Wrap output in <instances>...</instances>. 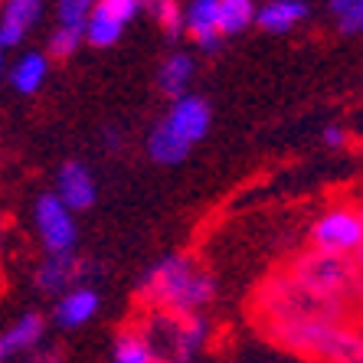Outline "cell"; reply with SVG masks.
<instances>
[{"instance_id":"1","label":"cell","mask_w":363,"mask_h":363,"mask_svg":"<svg viewBox=\"0 0 363 363\" xmlns=\"http://www.w3.org/2000/svg\"><path fill=\"white\" fill-rule=\"evenodd\" d=\"M138 298L154 311L203 314L216 298V281L190 255H164L144 272Z\"/></svg>"},{"instance_id":"2","label":"cell","mask_w":363,"mask_h":363,"mask_svg":"<svg viewBox=\"0 0 363 363\" xmlns=\"http://www.w3.org/2000/svg\"><path fill=\"white\" fill-rule=\"evenodd\" d=\"M255 318L259 328L298 321H350V304L318 295L288 269H281L269 275L255 291Z\"/></svg>"},{"instance_id":"3","label":"cell","mask_w":363,"mask_h":363,"mask_svg":"<svg viewBox=\"0 0 363 363\" xmlns=\"http://www.w3.org/2000/svg\"><path fill=\"white\" fill-rule=\"evenodd\" d=\"M285 269L291 272L301 285L318 291V295L334 298V301H344V304H357V288H360L363 269L354 255H334V252H321V249H304Z\"/></svg>"},{"instance_id":"4","label":"cell","mask_w":363,"mask_h":363,"mask_svg":"<svg viewBox=\"0 0 363 363\" xmlns=\"http://www.w3.org/2000/svg\"><path fill=\"white\" fill-rule=\"evenodd\" d=\"M141 330L157 350V360L167 363H194L210 340V318L206 314H174L151 311Z\"/></svg>"},{"instance_id":"5","label":"cell","mask_w":363,"mask_h":363,"mask_svg":"<svg viewBox=\"0 0 363 363\" xmlns=\"http://www.w3.org/2000/svg\"><path fill=\"white\" fill-rule=\"evenodd\" d=\"M311 249L334 255H360L363 249V210L357 206H330L308 229Z\"/></svg>"},{"instance_id":"6","label":"cell","mask_w":363,"mask_h":363,"mask_svg":"<svg viewBox=\"0 0 363 363\" xmlns=\"http://www.w3.org/2000/svg\"><path fill=\"white\" fill-rule=\"evenodd\" d=\"M33 223H36V236H40V245L46 249V255L76 252V239H79L76 213L69 210L56 194H46L36 200Z\"/></svg>"},{"instance_id":"7","label":"cell","mask_w":363,"mask_h":363,"mask_svg":"<svg viewBox=\"0 0 363 363\" xmlns=\"http://www.w3.org/2000/svg\"><path fill=\"white\" fill-rule=\"evenodd\" d=\"M95 275V265L89 259L76 252H62V255H46L36 269V288L46 291V295L62 298L66 291L85 285V281Z\"/></svg>"},{"instance_id":"8","label":"cell","mask_w":363,"mask_h":363,"mask_svg":"<svg viewBox=\"0 0 363 363\" xmlns=\"http://www.w3.org/2000/svg\"><path fill=\"white\" fill-rule=\"evenodd\" d=\"M210 121H213L210 101L200 99V95H184V99L170 101L167 115L161 118V128H164V131H170L177 141H184L186 147H194L196 141H203V138H206Z\"/></svg>"},{"instance_id":"9","label":"cell","mask_w":363,"mask_h":363,"mask_svg":"<svg viewBox=\"0 0 363 363\" xmlns=\"http://www.w3.org/2000/svg\"><path fill=\"white\" fill-rule=\"evenodd\" d=\"M56 196H60L72 213L89 210L95 203V196H99L92 170L85 167L82 161H66L60 167V177H56Z\"/></svg>"},{"instance_id":"10","label":"cell","mask_w":363,"mask_h":363,"mask_svg":"<svg viewBox=\"0 0 363 363\" xmlns=\"http://www.w3.org/2000/svg\"><path fill=\"white\" fill-rule=\"evenodd\" d=\"M43 13V0H4L0 7V50H17Z\"/></svg>"},{"instance_id":"11","label":"cell","mask_w":363,"mask_h":363,"mask_svg":"<svg viewBox=\"0 0 363 363\" xmlns=\"http://www.w3.org/2000/svg\"><path fill=\"white\" fill-rule=\"evenodd\" d=\"M186 20V33L190 40L206 52H216L223 43V30H220V0H190L184 10Z\"/></svg>"},{"instance_id":"12","label":"cell","mask_w":363,"mask_h":363,"mask_svg":"<svg viewBox=\"0 0 363 363\" xmlns=\"http://www.w3.org/2000/svg\"><path fill=\"white\" fill-rule=\"evenodd\" d=\"M99 291L89 285H79L72 288V291H66L62 298H56V308H52V321L60 324V328L72 330V328H82V324H89L99 314Z\"/></svg>"},{"instance_id":"13","label":"cell","mask_w":363,"mask_h":363,"mask_svg":"<svg viewBox=\"0 0 363 363\" xmlns=\"http://www.w3.org/2000/svg\"><path fill=\"white\" fill-rule=\"evenodd\" d=\"M43 330H46V321H43V314L26 311L23 318H17V321H13L7 330H4V334H0V363H7L10 357L33 350V347L40 344Z\"/></svg>"},{"instance_id":"14","label":"cell","mask_w":363,"mask_h":363,"mask_svg":"<svg viewBox=\"0 0 363 363\" xmlns=\"http://www.w3.org/2000/svg\"><path fill=\"white\" fill-rule=\"evenodd\" d=\"M304 17H308V4L304 0H265L262 7H259L255 23L262 26L265 33H288Z\"/></svg>"},{"instance_id":"15","label":"cell","mask_w":363,"mask_h":363,"mask_svg":"<svg viewBox=\"0 0 363 363\" xmlns=\"http://www.w3.org/2000/svg\"><path fill=\"white\" fill-rule=\"evenodd\" d=\"M194 56H186V52H170L167 60L161 62V69H157V89H161L164 95H170V99H184V95H190L186 89H190V82H194Z\"/></svg>"},{"instance_id":"16","label":"cell","mask_w":363,"mask_h":363,"mask_svg":"<svg viewBox=\"0 0 363 363\" xmlns=\"http://www.w3.org/2000/svg\"><path fill=\"white\" fill-rule=\"evenodd\" d=\"M50 76V56L43 52H23L13 66H10V85L20 95H33L40 92V85Z\"/></svg>"},{"instance_id":"17","label":"cell","mask_w":363,"mask_h":363,"mask_svg":"<svg viewBox=\"0 0 363 363\" xmlns=\"http://www.w3.org/2000/svg\"><path fill=\"white\" fill-rule=\"evenodd\" d=\"M115 363H157V350L141 328H125L111 347Z\"/></svg>"},{"instance_id":"18","label":"cell","mask_w":363,"mask_h":363,"mask_svg":"<svg viewBox=\"0 0 363 363\" xmlns=\"http://www.w3.org/2000/svg\"><path fill=\"white\" fill-rule=\"evenodd\" d=\"M324 363H363V324L344 321Z\"/></svg>"},{"instance_id":"19","label":"cell","mask_w":363,"mask_h":363,"mask_svg":"<svg viewBox=\"0 0 363 363\" xmlns=\"http://www.w3.org/2000/svg\"><path fill=\"white\" fill-rule=\"evenodd\" d=\"M255 0H220V30L223 36H236L255 23Z\"/></svg>"},{"instance_id":"20","label":"cell","mask_w":363,"mask_h":363,"mask_svg":"<svg viewBox=\"0 0 363 363\" xmlns=\"http://www.w3.org/2000/svg\"><path fill=\"white\" fill-rule=\"evenodd\" d=\"M141 7L164 26V33L170 40H177V36L186 33V20H184V10H180L177 0H141Z\"/></svg>"},{"instance_id":"21","label":"cell","mask_w":363,"mask_h":363,"mask_svg":"<svg viewBox=\"0 0 363 363\" xmlns=\"http://www.w3.org/2000/svg\"><path fill=\"white\" fill-rule=\"evenodd\" d=\"M121 33H125V26H121L118 20H111L108 13H101L99 7H95V13L89 17V23H85V43H92L95 50L115 46V43L121 40Z\"/></svg>"},{"instance_id":"22","label":"cell","mask_w":363,"mask_h":363,"mask_svg":"<svg viewBox=\"0 0 363 363\" xmlns=\"http://www.w3.org/2000/svg\"><path fill=\"white\" fill-rule=\"evenodd\" d=\"M85 40V30L82 26H56L50 33V56L52 60H69L72 52L79 50V43Z\"/></svg>"},{"instance_id":"23","label":"cell","mask_w":363,"mask_h":363,"mask_svg":"<svg viewBox=\"0 0 363 363\" xmlns=\"http://www.w3.org/2000/svg\"><path fill=\"white\" fill-rule=\"evenodd\" d=\"M95 7H99V0H56V17L62 26H82L85 30Z\"/></svg>"},{"instance_id":"24","label":"cell","mask_w":363,"mask_h":363,"mask_svg":"<svg viewBox=\"0 0 363 363\" xmlns=\"http://www.w3.org/2000/svg\"><path fill=\"white\" fill-rule=\"evenodd\" d=\"M99 10L108 13L111 20H118L121 26H128L144 7H141V0H99Z\"/></svg>"},{"instance_id":"25","label":"cell","mask_w":363,"mask_h":363,"mask_svg":"<svg viewBox=\"0 0 363 363\" xmlns=\"http://www.w3.org/2000/svg\"><path fill=\"white\" fill-rule=\"evenodd\" d=\"M340 33L354 36V33H363V0H354L350 7H347V13H340Z\"/></svg>"},{"instance_id":"26","label":"cell","mask_w":363,"mask_h":363,"mask_svg":"<svg viewBox=\"0 0 363 363\" xmlns=\"http://www.w3.org/2000/svg\"><path fill=\"white\" fill-rule=\"evenodd\" d=\"M321 141L328 144V147H344V144H347V131L340 125H328L321 131Z\"/></svg>"},{"instance_id":"27","label":"cell","mask_w":363,"mask_h":363,"mask_svg":"<svg viewBox=\"0 0 363 363\" xmlns=\"http://www.w3.org/2000/svg\"><path fill=\"white\" fill-rule=\"evenodd\" d=\"M101 141H105V147H108V151H118V147H121V135H118V128H105V135H101Z\"/></svg>"},{"instance_id":"28","label":"cell","mask_w":363,"mask_h":363,"mask_svg":"<svg viewBox=\"0 0 363 363\" xmlns=\"http://www.w3.org/2000/svg\"><path fill=\"white\" fill-rule=\"evenodd\" d=\"M30 363H62V354H60V350H40V354H36Z\"/></svg>"},{"instance_id":"29","label":"cell","mask_w":363,"mask_h":363,"mask_svg":"<svg viewBox=\"0 0 363 363\" xmlns=\"http://www.w3.org/2000/svg\"><path fill=\"white\" fill-rule=\"evenodd\" d=\"M354 0H328V7H330V13L334 17H340V13H347V7H350Z\"/></svg>"},{"instance_id":"30","label":"cell","mask_w":363,"mask_h":363,"mask_svg":"<svg viewBox=\"0 0 363 363\" xmlns=\"http://www.w3.org/2000/svg\"><path fill=\"white\" fill-rule=\"evenodd\" d=\"M357 308L363 311V275H360V288H357Z\"/></svg>"},{"instance_id":"31","label":"cell","mask_w":363,"mask_h":363,"mask_svg":"<svg viewBox=\"0 0 363 363\" xmlns=\"http://www.w3.org/2000/svg\"><path fill=\"white\" fill-rule=\"evenodd\" d=\"M4 69H7V62H4V50H0V79H4Z\"/></svg>"},{"instance_id":"32","label":"cell","mask_w":363,"mask_h":363,"mask_svg":"<svg viewBox=\"0 0 363 363\" xmlns=\"http://www.w3.org/2000/svg\"><path fill=\"white\" fill-rule=\"evenodd\" d=\"M0 249H4V220H0Z\"/></svg>"},{"instance_id":"33","label":"cell","mask_w":363,"mask_h":363,"mask_svg":"<svg viewBox=\"0 0 363 363\" xmlns=\"http://www.w3.org/2000/svg\"><path fill=\"white\" fill-rule=\"evenodd\" d=\"M357 262H360V269H363V249H360V255H357Z\"/></svg>"}]
</instances>
